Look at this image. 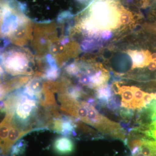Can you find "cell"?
I'll list each match as a JSON object with an SVG mask.
<instances>
[{"label":"cell","instance_id":"1","mask_svg":"<svg viewBox=\"0 0 156 156\" xmlns=\"http://www.w3.org/2000/svg\"><path fill=\"white\" fill-rule=\"evenodd\" d=\"M18 99L14 110L13 120L18 125H26L37 109V99L31 97L23 90H17Z\"/></svg>","mask_w":156,"mask_h":156},{"label":"cell","instance_id":"2","mask_svg":"<svg viewBox=\"0 0 156 156\" xmlns=\"http://www.w3.org/2000/svg\"><path fill=\"white\" fill-rule=\"evenodd\" d=\"M5 56L3 67L6 72L13 76L30 74L28 70V61L23 58L21 53L14 50H10L4 53Z\"/></svg>","mask_w":156,"mask_h":156},{"label":"cell","instance_id":"3","mask_svg":"<svg viewBox=\"0 0 156 156\" xmlns=\"http://www.w3.org/2000/svg\"><path fill=\"white\" fill-rule=\"evenodd\" d=\"M30 131L31 130L29 129L23 130V128H21V126L15 122L14 120L12 119L11 127L9 130L5 148L4 154H3V156H8L10 153L11 147L21 137Z\"/></svg>","mask_w":156,"mask_h":156},{"label":"cell","instance_id":"4","mask_svg":"<svg viewBox=\"0 0 156 156\" xmlns=\"http://www.w3.org/2000/svg\"><path fill=\"white\" fill-rule=\"evenodd\" d=\"M53 149L57 154L65 156L72 153L75 144L72 139L66 136L57 137L53 143Z\"/></svg>","mask_w":156,"mask_h":156},{"label":"cell","instance_id":"5","mask_svg":"<svg viewBox=\"0 0 156 156\" xmlns=\"http://www.w3.org/2000/svg\"><path fill=\"white\" fill-rule=\"evenodd\" d=\"M3 121L0 123V151L3 155L5 151L7 138L14 117L13 112H6Z\"/></svg>","mask_w":156,"mask_h":156},{"label":"cell","instance_id":"6","mask_svg":"<svg viewBox=\"0 0 156 156\" xmlns=\"http://www.w3.org/2000/svg\"><path fill=\"white\" fill-rule=\"evenodd\" d=\"M116 93L119 94L122 97L121 107L125 108H130L131 102L134 99V93L131 87H119L118 92Z\"/></svg>","mask_w":156,"mask_h":156},{"label":"cell","instance_id":"7","mask_svg":"<svg viewBox=\"0 0 156 156\" xmlns=\"http://www.w3.org/2000/svg\"><path fill=\"white\" fill-rule=\"evenodd\" d=\"M148 52H134L131 54L134 67H143L147 66L150 60V56Z\"/></svg>","mask_w":156,"mask_h":156},{"label":"cell","instance_id":"8","mask_svg":"<svg viewBox=\"0 0 156 156\" xmlns=\"http://www.w3.org/2000/svg\"><path fill=\"white\" fill-rule=\"evenodd\" d=\"M111 88L110 86H105L98 89L96 93V98L99 104L104 106L107 105L108 100L113 96Z\"/></svg>","mask_w":156,"mask_h":156},{"label":"cell","instance_id":"9","mask_svg":"<svg viewBox=\"0 0 156 156\" xmlns=\"http://www.w3.org/2000/svg\"><path fill=\"white\" fill-rule=\"evenodd\" d=\"M134 93V99L131 102L130 109H141L144 108L143 98L145 92L135 87H131Z\"/></svg>","mask_w":156,"mask_h":156},{"label":"cell","instance_id":"10","mask_svg":"<svg viewBox=\"0 0 156 156\" xmlns=\"http://www.w3.org/2000/svg\"><path fill=\"white\" fill-rule=\"evenodd\" d=\"M27 88L37 98L38 101L40 100L42 94L44 86L41 81L37 79H34L29 82Z\"/></svg>","mask_w":156,"mask_h":156},{"label":"cell","instance_id":"11","mask_svg":"<svg viewBox=\"0 0 156 156\" xmlns=\"http://www.w3.org/2000/svg\"><path fill=\"white\" fill-rule=\"evenodd\" d=\"M27 144L25 140H18L11 147L10 151V156H21L25 152Z\"/></svg>","mask_w":156,"mask_h":156},{"label":"cell","instance_id":"12","mask_svg":"<svg viewBox=\"0 0 156 156\" xmlns=\"http://www.w3.org/2000/svg\"><path fill=\"white\" fill-rule=\"evenodd\" d=\"M107 106L110 109L113 111L118 110L121 106V103L119 101V99L114 95L108 100Z\"/></svg>","mask_w":156,"mask_h":156},{"label":"cell","instance_id":"13","mask_svg":"<svg viewBox=\"0 0 156 156\" xmlns=\"http://www.w3.org/2000/svg\"><path fill=\"white\" fill-rule=\"evenodd\" d=\"M147 128L144 133L147 136L152 137L156 140V121L149 125Z\"/></svg>","mask_w":156,"mask_h":156},{"label":"cell","instance_id":"14","mask_svg":"<svg viewBox=\"0 0 156 156\" xmlns=\"http://www.w3.org/2000/svg\"><path fill=\"white\" fill-rule=\"evenodd\" d=\"M120 22L123 25L127 24L130 20V17L127 13H123L121 15L120 18Z\"/></svg>","mask_w":156,"mask_h":156},{"label":"cell","instance_id":"15","mask_svg":"<svg viewBox=\"0 0 156 156\" xmlns=\"http://www.w3.org/2000/svg\"><path fill=\"white\" fill-rule=\"evenodd\" d=\"M5 86L3 84H0V101H2L6 97L8 94Z\"/></svg>","mask_w":156,"mask_h":156},{"label":"cell","instance_id":"16","mask_svg":"<svg viewBox=\"0 0 156 156\" xmlns=\"http://www.w3.org/2000/svg\"><path fill=\"white\" fill-rule=\"evenodd\" d=\"M10 44V41L6 38H0V50H3Z\"/></svg>","mask_w":156,"mask_h":156},{"label":"cell","instance_id":"17","mask_svg":"<svg viewBox=\"0 0 156 156\" xmlns=\"http://www.w3.org/2000/svg\"><path fill=\"white\" fill-rule=\"evenodd\" d=\"M90 80L91 79L89 76L84 75L80 78V82L81 83L87 85V84H90Z\"/></svg>","mask_w":156,"mask_h":156},{"label":"cell","instance_id":"18","mask_svg":"<svg viewBox=\"0 0 156 156\" xmlns=\"http://www.w3.org/2000/svg\"><path fill=\"white\" fill-rule=\"evenodd\" d=\"M112 33L109 31H105L103 32V33L101 34V36L102 38L105 39H108L110 38L111 37Z\"/></svg>","mask_w":156,"mask_h":156},{"label":"cell","instance_id":"19","mask_svg":"<svg viewBox=\"0 0 156 156\" xmlns=\"http://www.w3.org/2000/svg\"><path fill=\"white\" fill-rule=\"evenodd\" d=\"M147 66L149 69L151 71H154L156 70V63L154 62H150Z\"/></svg>","mask_w":156,"mask_h":156},{"label":"cell","instance_id":"20","mask_svg":"<svg viewBox=\"0 0 156 156\" xmlns=\"http://www.w3.org/2000/svg\"><path fill=\"white\" fill-rule=\"evenodd\" d=\"M151 61L154 62L156 63V53H154L150 56Z\"/></svg>","mask_w":156,"mask_h":156},{"label":"cell","instance_id":"21","mask_svg":"<svg viewBox=\"0 0 156 156\" xmlns=\"http://www.w3.org/2000/svg\"><path fill=\"white\" fill-rule=\"evenodd\" d=\"M4 70H3L2 68L1 67V66H0V83L2 81V76H4Z\"/></svg>","mask_w":156,"mask_h":156},{"label":"cell","instance_id":"22","mask_svg":"<svg viewBox=\"0 0 156 156\" xmlns=\"http://www.w3.org/2000/svg\"><path fill=\"white\" fill-rule=\"evenodd\" d=\"M146 156L144 155V154H143L142 153H141L140 152H138L137 153H136V154L134 155V156Z\"/></svg>","mask_w":156,"mask_h":156}]
</instances>
